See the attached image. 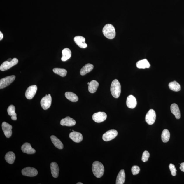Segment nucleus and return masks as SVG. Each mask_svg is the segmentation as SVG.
Wrapping results in <instances>:
<instances>
[{"label": "nucleus", "mask_w": 184, "mask_h": 184, "mask_svg": "<svg viewBox=\"0 0 184 184\" xmlns=\"http://www.w3.org/2000/svg\"><path fill=\"white\" fill-rule=\"evenodd\" d=\"M92 171L94 175L97 178L101 177L104 174V168L101 163L96 161L93 163Z\"/></svg>", "instance_id": "obj_1"}, {"label": "nucleus", "mask_w": 184, "mask_h": 184, "mask_svg": "<svg viewBox=\"0 0 184 184\" xmlns=\"http://www.w3.org/2000/svg\"><path fill=\"white\" fill-rule=\"evenodd\" d=\"M180 169L181 171L184 172V162L180 164Z\"/></svg>", "instance_id": "obj_35"}, {"label": "nucleus", "mask_w": 184, "mask_h": 184, "mask_svg": "<svg viewBox=\"0 0 184 184\" xmlns=\"http://www.w3.org/2000/svg\"><path fill=\"white\" fill-rule=\"evenodd\" d=\"M62 60L63 62H65L71 57V52L70 49L68 48H66L62 50Z\"/></svg>", "instance_id": "obj_24"}, {"label": "nucleus", "mask_w": 184, "mask_h": 184, "mask_svg": "<svg viewBox=\"0 0 184 184\" xmlns=\"http://www.w3.org/2000/svg\"><path fill=\"white\" fill-rule=\"evenodd\" d=\"M70 138L76 143H80L83 139V135L80 133L73 131L70 133Z\"/></svg>", "instance_id": "obj_15"}, {"label": "nucleus", "mask_w": 184, "mask_h": 184, "mask_svg": "<svg viewBox=\"0 0 184 184\" xmlns=\"http://www.w3.org/2000/svg\"><path fill=\"white\" fill-rule=\"evenodd\" d=\"M50 139H51L52 142L57 148L59 149H62L63 148V143H62L59 139L54 135H52L50 137Z\"/></svg>", "instance_id": "obj_20"}, {"label": "nucleus", "mask_w": 184, "mask_h": 184, "mask_svg": "<svg viewBox=\"0 0 184 184\" xmlns=\"http://www.w3.org/2000/svg\"><path fill=\"white\" fill-rule=\"evenodd\" d=\"M136 66L139 69L148 68L150 67V64L146 59H143L137 62L136 64Z\"/></svg>", "instance_id": "obj_25"}, {"label": "nucleus", "mask_w": 184, "mask_h": 184, "mask_svg": "<svg viewBox=\"0 0 184 184\" xmlns=\"http://www.w3.org/2000/svg\"><path fill=\"white\" fill-rule=\"evenodd\" d=\"M140 171V168L136 165L133 166L131 169V171H132L133 175H137L139 173Z\"/></svg>", "instance_id": "obj_34"}, {"label": "nucleus", "mask_w": 184, "mask_h": 184, "mask_svg": "<svg viewBox=\"0 0 184 184\" xmlns=\"http://www.w3.org/2000/svg\"><path fill=\"white\" fill-rule=\"evenodd\" d=\"M11 58H9V59H8V61H11L12 60Z\"/></svg>", "instance_id": "obj_37"}, {"label": "nucleus", "mask_w": 184, "mask_h": 184, "mask_svg": "<svg viewBox=\"0 0 184 184\" xmlns=\"http://www.w3.org/2000/svg\"><path fill=\"white\" fill-rule=\"evenodd\" d=\"M150 154L147 151H145L143 153L141 160L143 162H146L148 160Z\"/></svg>", "instance_id": "obj_33"}, {"label": "nucleus", "mask_w": 184, "mask_h": 184, "mask_svg": "<svg viewBox=\"0 0 184 184\" xmlns=\"http://www.w3.org/2000/svg\"><path fill=\"white\" fill-rule=\"evenodd\" d=\"M170 170L171 172V174L173 176H175L177 174V170L175 166L173 164H170L169 166Z\"/></svg>", "instance_id": "obj_32"}, {"label": "nucleus", "mask_w": 184, "mask_h": 184, "mask_svg": "<svg viewBox=\"0 0 184 184\" xmlns=\"http://www.w3.org/2000/svg\"><path fill=\"white\" fill-rule=\"evenodd\" d=\"M118 135V132L115 130L108 131L103 135L102 139L105 141H108L112 140Z\"/></svg>", "instance_id": "obj_9"}, {"label": "nucleus", "mask_w": 184, "mask_h": 184, "mask_svg": "<svg viewBox=\"0 0 184 184\" xmlns=\"http://www.w3.org/2000/svg\"><path fill=\"white\" fill-rule=\"evenodd\" d=\"M21 150L23 152L28 154H33L36 152L35 150L32 148L31 145L28 143H24L22 146Z\"/></svg>", "instance_id": "obj_16"}, {"label": "nucleus", "mask_w": 184, "mask_h": 184, "mask_svg": "<svg viewBox=\"0 0 184 184\" xmlns=\"http://www.w3.org/2000/svg\"><path fill=\"white\" fill-rule=\"evenodd\" d=\"M65 96L68 100L72 102H77L78 100V98L77 96L72 92H66L65 93Z\"/></svg>", "instance_id": "obj_28"}, {"label": "nucleus", "mask_w": 184, "mask_h": 184, "mask_svg": "<svg viewBox=\"0 0 184 184\" xmlns=\"http://www.w3.org/2000/svg\"><path fill=\"white\" fill-rule=\"evenodd\" d=\"M15 111V107L13 105L10 106L7 109L8 114L9 116H11V119L13 120H17V115Z\"/></svg>", "instance_id": "obj_26"}, {"label": "nucleus", "mask_w": 184, "mask_h": 184, "mask_svg": "<svg viewBox=\"0 0 184 184\" xmlns=\"http://www.w3.org/2000/svg\"><path fill=\"white\" fill-rule=\"evenodd\" d=\"M102 31L105 37L108 39H113L116 36L115 28L111 24H107L105 25L103 28Z\"/></svg>", "instance_id": "obj_2"}, {"label": "nucleus", "mask_w": 184, "mask_h": 184, "mask_svg": "<svg viewBox=\"0 0 184 184\" xmlns=\"http://www.w3.org/2000/svg\"><path fill=\"white\" fill-rule=\"evenodd\" d=\"M110 90L111 94L114 98L119 97L121 92V87L118 80L115 79L113 80L111 85Z\"/></svg>", "instance_id": "obj_3"}, {"label": "nucleus", "mask_w": 184, "mask_h": 184, "mask_svg": "<svg viewBox=\"0 0 184 184\" xmlns=\"http://www.w3.org/2000/svg\"><path fill=\"white\" fill-rule=\"evenodd\" d=\"M72 131H73H73H74V130H73Z\"/></svg>", "instance_id": "obj_40"}, {"label": "nucleus", "mask_w": 184, "mask_h": 184, "mask_svg": "<svg viewBox=\"0 0 184 184\" xmlns=\"http://www.w3.org/2000/svg\"><path fill=\"white\" fill-rule=\"evenodd\" d=\"M52 97L50 94H46L45 96L42 99L40 102L42 108L44 110H47L50 108L51 105Z\"/></svg>", "instance_id": "obj_6"}, {"label": "nucleus", "mask_w": 184, "mask_h": 184, "mask_svg": "<svg viewBox=\"0 0 184 184\" xmlns=\"http://www.w3.org/2000/svg\"><path fill=\"white\" fill-rule=\"evenodd\" d=\"M5 159L7 163L10 164H13L15 159V155L13 152H9L6 155Z\"/></svg>", "instance_id": "obj_27"}, {"label": "nucleus", "mask_w": 184, "mask_h": 184, "mask_svg": "<svg viewBox=\"0 0 184 184\" xmlns=\"http://www.w3.org/2000/svg\"><path fill=\"white\" fill-rule=\"evenodd\" d=\"M3 37V34L1 33V31L0 32V40H2Z\"/></svg>", "instance_id": "obj_36"}, {"label": "nucleus", "mask_w": 184, "mask_h": 184, "mask_svg": "<svg viewBox=\"0 0 184 184\" xmlns=\"http://www.w3.org/2000/svg\"><path fill=\"white\" fill-rule=\"evenodd\" d=\"M99 85V83L97 81L95 80L91 81L88 86L89 92L91 93H94L97 90Z\"/></svg>", "instance_id": "obj_23"}, {"label": "nucleus", "mask_w": 184, "mask_h": 184, "mask_svg": "<svg viewBox=\"0 0 184 184\" xmlns=\"http://www.w3.org/2000/svg\"><path fill=\"white\" fill-rule=\"evenodd\" d=\"M171 112L175 115L176 118L177 119L181 118V113L178 106L176 104H173L171 106Z\"/></svg>", "instance_id": "obj_19"}, {"label": "nucleus", "mask_w": 184, "mask_h": 184, "mask_svg": "<svg viewBox=\"0 0 184 184\" xmlns=\"http://www.w3.org/2000/svg\"><path fill=\"white\" fill-rule=\"evenodd\" d=\"M94 66L92 64H88L85 65L80 70V73L81 76L85 75L90 72L93 69Z\"/></svg>", "instance_id": "obj_21"}, {"label": "nucleus", "mask_w": 184, "mask_h": 184, "mask_svg": "<svg viewBox=\"0 0 184 184\" xmlns=\"http://www.w3.org/2000/svg\"><path fill=\"white\" fill-rule=\"evenodd\" d=\"M15 78L14 75L8 76L1 79L0 80V89L5 88L13 83Z\"/></svg>", "instance_id": "obj_5"}, {"label": "nucleus", "mask_w": 184, "mask_h": 184, "mask_svg": "<svg viewBox=\"0 0 184 184\" xmlns=\"http://www.w3.org/2000/svg\"><path fill=\"white\" fill-rule=\"evenodd\" d=\"M156 113L155 111L151 109L147 113L145 117V121L149 125H152L154 124L156 119Z\"/></svg>", "instance_id": "obj_7"}, {"label": "nucleus", "mask_w": 184, "mask_h": 184, "mask_svg": "<svg viewBox=\"0 0 184 184\" xmlns=\"http://www.w3.org/2000/svg\"><path fill=\"white\" fill-rule=\"evenodd\" d=\"M53 71L55 74H57L62 77H64L67 74V71L64 69L55 68L53 69Z\"/></svg>", "instance_id": "obj_31"}, {"label": "nucleus", "mask_w": 184, "mask_h": 184, "mask_svg": "<svg viewBox=\"0 0 184 184\" xmlns=\"http://www.w3.org/2000/svg\"><path fill=\"white\" fill-rule=\"evenodd\" d=\"M77 184H83V183H77Z\"/></svg>", "instance_id": "obj_38"}, {"label": "nucleus", "mask_w": 184, "mask_h": 184, "mask_svg": "<svg viewBox=\"0 0 184 184\" xmlns=\"http://www.w3.org/2000/svg\"><path fill=\"white\" fill-rule=\"evenodd\" d=\"M2 128L6 137L10 138L12 134L13 127L6 122H3L2 124Z\"/></svg>", "instance_id": "obj_12"}, {"label": "nucleus", "mask_w": 184, "mask_h": 184, "mask_svg": "<svg viewBox=\"0 0 184 184\" xmlns=\"http://www.w3.org/2000/svg\"><path fill=\"white\" fill-rule=\"evenodd\" d=\"M90 84V82H88V84L89 85V84Z\"/></svg>", "instance_id": "obj_39"}, {"label": "nucleus", "mask_w": 184, "mask_h": 184, "mask_svg": "<svg viewBox=\"0 0 184 184\" xmlns=\"http://www.w3.org/2000/svg\"><path fill=\"white\" fill-rule=\"evenodd\" d=\"M50 167L52 177L55 178H57L59 174V169L57 164L55 162H52L50 164Z\"/></svg>", "instance_id": "obj_18"}, {"label": "nucleus", "mask_w": 184, "mask_h": 184, "mask_svg": "<svg viewBox=\"0 0 184 184\" xmlns=\"http://www.w3.org/2000/svg\"><path fill=\"white\" fill-rule=\"evenodd\" d=\"M37 87L36 85L30 86L26 90L25 96L28 99H31L34 98L37 92Z\"/></svg>", "instance_id": "obj_11"}, {"label": "nucleus", "mask_w": 184, "mask_h": 184, "mask_svg": "<svg viewBox=\"0 0 184 184\" xmlns=\"http://www.w3.org/2000/svg\"><path fill=\"white\" fill-rule=\"evenodd\" d=\"M126 104L128 108L133 109L136 107L137 101L136 98L134 96L130 95L127 98Z\"/></svg>", "instance_id": "obj_17"}, {"label": "nucleus", "mask_w": 184, "mask_h": 184, "mask_svg": "<svg viewBox=\"0 0 184 184\" xmlns=\"http://www.w3.org/2000/svg\"><path fill=\"white\" fill-rule=\"evenodd\" d=\"M125 173L124 169H121L119 171L116 180V184H123L125 181Z\"/></svg>", "instance_id": "obj_22"}, {"label": "nucleus", "mask_w": 184, "mask_h": 184, "mask_svg": "<svg viewBox=\"0 0 184 184\" xmlns=\"http://www.w3.org/2000/svg\"><path fill=\"white\" fill-rule=\"evenodd\" d=\"M22 175L26 176L33 177L37 176L38 172L37 169L34 168L28 167L22 170Z\"/></svg>", "instance_id": "obj_8"}, {"label": "nucleus", "mask_w": 184, "mask_h": 184, "mask_svg": "<svg viewBox=\"0 0 184 184\" xmlns=\"http://www.w3.org/2000/svg\"><path fill=\"white\" fill-rule=\"evenodd\" d=\"M85 39L82 36H77L74 38V41L79 47L85 48L87 47V45L85 42Z\"/></svg>", "instance_id": "obj_14"}, {"label": "nucleus", "mask_w": 184, "mask_h": 184, "mask_svg": "<svg viewBox=\"0 0 184 184\" xmlns=\"http://www.w3.org/2000/svg\"><path fill=\"white\" fill-rule=\"evenodd\" d=\"M169 86L171 90L174 92H179L181 90V85L175 81L170 83L169 84Z\"/></svg>", "instance_id": "obj_29"}, {"label": "nucleus", "mask_w": 184, "mask_h": 184, "mask_svg": "<svg viewBox=\"0 0 184 184\" xmlns=\"http://www.w3.org/2000/svg\"><path fill=\"white\" fill-rule=\"evenodd\" d=\"M107 115L104 112H98L92 115V118L97 123H101L106 120Z\"/></svg>", "instance_id": "obj_10"}, {"label": "nucleus", "mask_w": 184, "mask_h": 184, "mask_svg": "<svg viewBox=\"0 0 184 184\" xmlns=\"http://www.w3.org/2000/svg\"><path fill=\"white\" fill-rule=\"evenodd\" d=\"M18 60L17 58H14L11 61H6L3 62L0 66V70L2 71H4L9 69L18 63Z\"/></svg>", "instance_id": "obj_4"}, {"label": "nucleus", "mask_w": 184, "mask_h": 184, "mask_svg": "<svg viewBox=\"0 0 184 184\" xmlns=\"http://www.w3.org/2000/svg\"><path fill=\"white\" fill-rule=\"evenodd\" d=\"M76 123V121L73 119L69 116L62 119L60 121V124L62 126L71 127L74 126Z\"/></svg>", "instance_id": "obj_13"}, {"label": "nucleus", "mask_w": 184, "mask_h": 184, "mask_svg": "<svg viewBox=\"0 0 184 184\" xmlns=\"http://www.w3.org/2000/svg\"><path fill=\"white\" fill-rule=\"evenodd\" d=\"M170 136V134L168 130L167 129H164L163 130L162 133L161 139L163 142H168L169 140Z\"/></svg>", "instance_id": "obj_30"}]
</instances>
